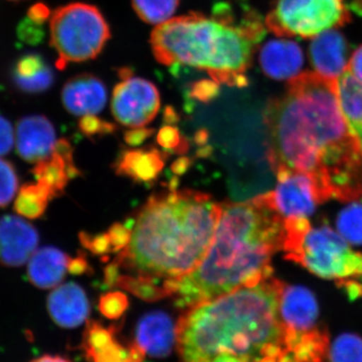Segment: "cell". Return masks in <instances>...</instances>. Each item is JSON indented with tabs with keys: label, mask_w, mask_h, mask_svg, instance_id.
<instances>
[{
	"label": "cell",
	"mask_w": 362,
	"mask_h": 362,
	"mask_svg": "<svg viewBox=\"0 0 362 362\" xmlns=\"http://www.w3.org/2000/svg\"><path fill=\"white\" fill-rule=\"evenodd\" d=\"M259 62L264 74L276 81L297 77L304 65V54L297 42L272 40L262 47Z\"/></svg>",
	"instance_id": "cell-20"
},
{
	"label": "cell",
	"mask_w": 362,
	"mask_h": 362,
	"mask_svg": "<svg viewBox=\"0 0 362 362\" xmlns=\"http://www.w3.org/2000/svg\"><path fill=\"white\" fill-rule=\"evenodd\" d=\"M89 271V264L82 255H78L76 258H70L69 262V272L74 275H83Z\"/></svg>",
	"instance_id": "cell-41"
},
{
	"label": "cell",
	"mask_w": 362,
	"mask_h": 362,
	"mask_svg": "<svg viewBox=\"0 0 362 362\" xmlns=\"http://www.w3.org/2000/svg\"><path fill=\"white\" fill-rule=\"evenodd\" d=\"M337 96L343 116L362 151V83L347 69L338 78Z\"/></svg>",
	"instance_id": "cell-24"
},
{
	"label": "cell",
	"mask_w": 362,
	"mask_h": 362,
	"mask_svg": "<svg viewBox=\"0 0 362 362\" xmlns=\"http://www.w3.org/2000/svg\"><path fill=\"white\" fill-rule=\"evenodd\" d=\"M213 362H247L239 357L230 356V354H221L214 359Z\"/></svg>",
	"instance_id": "cell-44"
},
{
	"label": "cell",
	"mask_w": 362,
	"mask_h": 362,
	"mask_svg": "<svg viewBox=\"0 0 362 362\" xmlns=\"http://www.w3.org/2000/svg\"><path fill=\"white\" fill-rule=\"evenodd\" d=\"M109 235H110L112 246L114 251L123 250L127 246L131 237V230L129 226L116 223L109 230Z\"/></svg>",
	"instance_id": "cell-37"
},
{
	"label": "cell",
	"mask_w": 362,
	"mask_h": 362,
	"mask_svg": "<svg viewBox=\"0 0 362 362\" xmlns=\"http://www.w3.org/2000/svg\"><path fill=\"white\" fill-rule=\"evenodd\" d=\"M329 362H362V338L352 333L339 335L329 346Z\"/></svg>",
	"instance_id": "cell-28"
},
{
	"label": "cell",
	"mask_w": 362,
	"mask_h": 362,
	"mask_svg": "<svg viewBox=\"0 0 362 362\" xmlns=\"http://www.w3.org/2000/svg\"><path fill=\"white\" fill-rule=\"evenodd\" d=\"M337 228L339 235L347 242L362 245V204L354 202L340 211Z\"/></svg>",
	"instance_id": "cell-27"
},
{
	"label": "cell",
	"mask_w": 362,
	"mask_h": 362,
	"mask_svg": "<svg viewBox=\"0 0 362 362\" xmlns=\"http://www.w3.org/2000/svg\"><path fill=\"white\" fill-rule=\"evenodd\" d=\"M266 32L254 11H247L239 25L190 13L157 25L150 45L162 65L194 66L220 85L243 88L249 85L246 73Z\"/></svg>",
	"instance_id": "cell-5"
},
{
	"label": "cell",
	"mask_w": 362,
	"mask_h": 362,
	"mask_svg": "<svg viewBox=\"0 0 362 362\" xmlns=\"http://www.w3.org/2000/svg\"><path fill=\"white\" fill-rule=\"evenodd\" d=\"M80 240L83 246L89 249L94 254H105L107 252H113L110 235L108 233L102 235H90L86 233H80Z\"/></svg>",
	"instance_id": "cell-34"
},
{
	"label": "cell",
	"mask_w": 362,
	"mask_h": 362,
	"mask_svg": "<svg viewBox=\"0 0 362 362\" xmlns=\"http://www.w3.org/2000/svg\"><path fill=\"white\" fill-rule=\"evenodd\" d=\"M49 40L58 54L57 68L96 59L110 40L108 23L92 4L73 2L59 6L51 14Z\"/></svg>",
	"instance_id": "cell-7"
},
{
	"label": "cell",
	"mask_w": 362,
	"mask_h": 362,
	"mask_svg": "<svg viewBox=\"0 0 362 362\" xmlns=\"http://www.w3.org/2000/svg\"><path fill=\"white\" fill-rule=\"evenodd\" d=\"M49 315L59 327L71 329L87 320L90 304L83 288L76 283L59 284L47 300Z\"/></svg>",
	"instance_id": "cell-17"
},
{
	"label": "cell",
	"mask_w": 362,
	"mask_h": 362,
	"mask_svg": "<svg viewBox=\"0 0 362 362\" xmlns=\"http://www.w3.org/2000/svg\"><path fill=\"white\" fill-rule=\"evenodd\" d=\"M279 313L289 362H326L329 333L319 322L315 295L303 286L285 284L281 291Z\"/></svg>",
	"instance_id": "cell-8"
},
{
	"label": "cell",
	"mask_w": 362,
	"mask_h": 362,
	"mask_svg": "<svg viewBox=\"0 0 362 362\" xmlns=\"http://www.w3.org/2000/svg\"><path fill=\"white\" fill-rule=\"evenodd\" d=\"M28 18L35 23L44 25L45 21L51 18V11H49V7L45 6L44 4H37L30 7L28 13Z\"/></svg>",
	"instance_id": "cell-39"
},
{
	"label": "cell",
	"mask_w": 362,
	"mask_h": 362,
	"mask_svg": "<svg viewBox=\"0 0 362 362\" xmlns=\"http://www.w3.org/2000/svg\"><path fill=\"white\" fill-rule=\"evenodd\" d=\"M278 185L273 192L279 213L285 218H308L320 204L318 192L308 175L295 171L277 173Z\"/></svg>",
	"instance_id": "cell-11"
},
{
	"label": "cell",
	"mask_w": 362,
	"mask_h": 362,
	"mask_svg": "<svg viewBox=\"0 0 362 362\" xmlns=\"http://www.w3.org/2000/svg\"><path fill=\"white\" fill-rule=\"evenodd\" d=\"M69 262L70 257L58 247H40L28 261V280L39 289L56 288L69 271Z\"/></svg>",
	"instance_id": "cell-21"
},
{
	"label": "cell",
	"mask_w": 362,
	"mask_h": 362,
	"mask_svg": "<svg viewBox=\"0 0 362 362\" xmlns=\"http://www.w3.org/2000/svg\"><path fill=\"white\" fill-rule=\"evenodd\" d=\"M285 220L273 192L238 204L223 213L206 257L194 271L163 283L180 307L194 306L273 276L271 259L282 251Z\"/></svg>",
	"instance_id": "cell-2"
},
{
	"label": "cell",
	"mask_w": 362,
	"mask_h": 362,
	"mask_svg": "<svg viewBox=\"0 0 362 362\" xmlns=\"http://www.w3.org/2000/svg\"><path fill=\"white\" fill-rule=\"evenodd\" d=\"M285 259L333 280L350 298L362 296V254L332 228H312L306 218H285Z\"/></svg>",
	"instance_id": "cell-6"
},
{
	"label": "cell",
	"mask_w": 362,
	"mask_h": 362,
	"mask_svg": "<svg viewBox=\"0 0 362 362\" xmlns=\"http://www.w3.org/2000/svg\"><path fill=\"white\" fill-rule=\"evenodd\" d=\"M165 159L164 152L156 148L128 150L116 162V173L138 182H150L158 177Z\"/></svg>",
	"instance_id": "cell-22"
},
{
	"label": "cell",
	"mask_w": 362,
	"mask_h": 362,
	"mask_svg": "<svg viewBox=\"0 0 362 362\" xmlns=\"http://www.w3.org/2000/svg\"><path fill=\"white\" fill-rule=\"evenodd\" d=\"M347 8L356 11L358 16H362V0H349V4H345Z\"/></svg>",
	"instance_id": "cell-46"
},
{
	"label": "cell",
	"mask_w": 362,
	"mask_h": 362,
	"mask_svg": "<svg viewBox=\"0 0 362 362\" xmlns=\"http://www.w3.org/2000/svg\"><path fill=\"white\" fill-rule=\"evenodd\" d=\"M56 130L44 115H28L16 123V153L23 160L37 163L51 156L56 146Z\"/></svg>",
	"instance_id": "cell-13"
},
{
	"label": "cell",
	"mask_w": 362,
	"mask_h": 362,
	"mask_svg": "<svg viewBox=\"0 0 362 362\" xmlns=\"http://www.w3.org/2000/svg\"><path fill=\"white\" fill-rule=\"evenodd\" d=\"M153 132L154 130L148 129V128H133L132 130L125 133V140L128 144L135 146V145L142 144L147 138L153 134Z\"/></svg>",
	"instance_id": "cell-38"
},
{
	"label": "cell",
	"mask_w": 362,
	"mask_h": 362,
	"mask_svg": "<svg viewBox=\"0 0 362 362\" xmlns=\"http://www.w3.org/2000/svg\"><path fill=\"white\" fill-rule=\"evenodd\" d=\"M42 25L26 18L18 26V37L28 44H37L42 37Z\"/></svg>",
	"instance_id": "cell-36"
},
{
	"label": "cell",
	"mask_w": 362,
	"mask_h": 362,
	"mask_svg": "<svg viewBox=\"0 0 362 362\" xmlns=\"http://www.w3.org/2000/svg\"><path fill=\"white\" fill-rule=\"evenodd\" d=\"M347 70L354 75V78L362 83V45L352 54Z\"/></svg>",
	"instance_id": "cell-40"
},
{
	"label": "cell",
	"mask_w": 362,
	"mask_h": 362,
	"mask_svg": "<svg viewBox=\"0 0 362 362\" xmlns=\"http://www.w3.org/2000/svg\"><path fill=\"white\" fill-rule=\"evenodd\" d=\"M128 305H129L128 298L123 293L110 292L101 297L99 309L107 318L117 319L126 311Z\"/></svg>",
	"instance_id": "cell-30"
},
{
	"label": "cell",
	"mask_w": 362,
	"mask_h": 362,
	"mask_svg": "<svg viewBox=\"0 0 362 362\" xmlns=\"http://www.w3.org/2000/svg\"><path fill=\"white\" fill-rule=\"evenodd\" d=\"M82 347L90 362H142L145 356L136 344L123 346L113 331L94 321L87 324Z\"/></svg>",
	"instance_id": "cell-18"
},
{
	"label": "cell",
	"mask_w": 362,
	"mask_h": 362,
	"mask_svg": "<svg viewBox=\"0 0 362 362\" xmlns=\"http://www.w3.org/2000/svg\"><path fill=\"white\" fill-rule=\"evenodd\" d=\"M164 118H165L166 122L171 124L177 122L178 117L173 107H168L164 112Z\"/></svg>",
	"instance_id": "cell-45"
},
{
	"label": "cell",
	"mask_w": 362,
	"mask_h": 362,
	"mask_svg": "<svg viewBox=\"0 0 362 362\" xmlns=\"http://www.w3.org/2000/svg\"><path fill=\"white\" fill-rule=\"evenodd\" d=\"M138 18L149 25H161L173 18L180 0H131Z\"/></svg>",
	"instance_id": "cell-26"
},
{
	"label": "cell",
	"mask_w": 362,
	"mask_h": 362,
	"mask_svg": "<svg viewBox=\"0 0 362 362\" xmlns=\"http://www.w3.org/2000/svg\"><path fill=\"white\" fill-rule=\"evenodd\" d=\"M190 97L202 103L209 104L220 94V84L213 78L199 80L192 83L189 88Z\"/></svg>",
	"instance_id": "cell-32"
},
{
	"label": "cell",
	"mask_w": 362,
	"mask_h": 362,
	"mask_svg": "<svg viewBox=\"0 0 362 362\" xmlns=\"http://www.w3.org/2000/svg\"><path fill=\"white\" fill-rule=\"evenodd\" d=\"M176 342V326L171 317L164 312H150L137 324L135 344L147 356H168L173 352Z\"/></svg>",
	"instance_id": "cell-19"
},
{
	"label": "cell",
	"mask_w": 362,
	"mask_h": 362,
	"mask_svg": "<svg viewBox=\"0 0 362 362\" xmlns=\"http://www.w3.org/2000/svg\"><path fill=\"white\" fill-rule=\"evenodd\" d=\"M33 173L37 182L47 188L54 199L63 194L69 181L80 175L74 163L71 143L58 140L51 156L37 162Z\"/></svg>",
	"instance_id": "cell-15"
},
{
	"label": "cell",
	"mask_w": 362,
	"mask_h": 362,
	"mask_svg": "<svg viewBox=\"0 0 362 362\" xmlns=\"http://www.w3.org/2000/svg\"><path fill=\"white\" fill-rule=\"evenodd\" d=\"M20 178L16 166L0 157V207H6L18 194Z\"/></svg>",
	"instance_id": "cell-29"
},
{
	"label": "cell",
	"mask_w": 362,
	"mask_h": 362,
	"mask_svg": "<svg viewBox=\"0 0 362 362\" xmlns=\"http://www.w3.org/2000/svg\"><path fill=\"white\" fill-rule=\"evenodd\" d=\"M190 164H192L190 159L183 157V158L178 159V160L173 164V171H175L176 175H183V173L187 170L188 168H189Z\"/></svg>",
	"instance_id": "cell-42"
},
{
	"label": "cell",
	"mask_w": 362,
	"mask_h": 362,
	"mask_svg": "<svg viewBox=\"0 0 362 362\" xmlns=\"http://www.w3.org/2000/svg\"><path fill=\"white\" fill-rule=\"evenodd\" d=\"M13 80L16 88L26 94H40L49 90L54 82L51 66L39 54H26L18 59Z\"/></svg>",
	"instance_id": "cell-23"
},
{
	"label": "cell",
	"mask_w": 362,
	"mask_h": 362,
	"mask_svg": "<svg viewBox=\"0 0 362 362\" xmlns=\"http://www.w3.org/2000/svg\"><path fill=\"white\" fill-rule=\"evenodd\" d=\"M157 141L166 149H175L178 153H185L188 149V143L181 137L177 128L171 125L162 127L157 136Z\"/></svg>",
	"instance_id": "cell-31"
},
{
	"label": "cell",
	"mask_w": 362,
	"mask_h": 362,
	"mask_svg": "<svg viewBox=\"0 0 362 362\" xmlns=\"http://www.w3.org/2000/svg\"><path fill=\"white\" fill-rule=\"evenodd\" d=\"M78 128H80L81 132L88 137L110 134L116 129L115 125L98 118L96 115L82 116L78 122Z\"/></svg>",
	"instance_id": "cell-33"
},
{
	"label": "cell",
	"mask_w": 362,
	"mask_h": 362,
	"mask_svg": "<svg viewBox=\"0 0 362 362\" xmlns=\"http://www.w3.org/2000/svg\"><path fill=\"white\" fill-rule=\"evenodd\" d=\"M195 140H197V142H199V144H204L207 140L206 131L201 130L199 132H197V136H195Z\"/></svg>",
	"instance_id": "cell-47"
},
{
	"label": "cell",
	"mask_w": 362,
	"mask_h": 362,
	"mask_svg": "<svg viewBox=\"0 0 362 362\" xmlns=\"http://www.w3.org/2000/svg\"><path fill=\"white\" fill-rule=\"evenodd\" d=\"M111 109L114 118L126 127H144L158 114L160 95L149 81L131 76L114 88Z\"/></svg>",
	"instance_id": "cell-10"
},
{
	"label": "cell",
	"mask_w": 362,
	"mask_h": 362,
	"mask_svg": "<svg viewBox=\"0 0 362 362\" xmlns=\"http://www.w3.org/2000/svg\"><path fill=\"white\" fill-rule=\"evenodd\" d=\"M16 141V131L13 124L6 117L0 115V157L6 156L13 149Z\"/></svg>",
	"instance_id": "cell-35"
},
{
	"label": "cell",
	"mask_w": 362,
	"mask_h": 362,
	"mask_svg": "<svg viewBox=\"0 0 362 362\" xmlns=\"http://www.w3.org/2000/svg\"><path fill=\"white\" fill-rule=\"evenodd\" d=\"M267 158L276 173L308 175L319 201L362 197V151L340 108L337 80L305 71L264 112Z\"/></svg>",
	"instance_id": "cell-1"
},
{
	"label": "cell",
	"mask_w": 362,
	"mask_h": 362,
	"mask_svg": "<svg viewBox=\"0 0 362 362\" xmlns=\"http://www.w3.org/2000/svg\"><path fill=\"white\" fill-rule=\"evenodd\" d=\"M351 21L343 0H277L265 25L277 37H315Z\"/></svg>",
	"instance_id": "cell-9"
},
{
	"label": "cell",
	"mask_w": 362,
	"mask_h": 362,
	"mask_svg": "<svg viewBox=\"0 0 362 362\" xmlns=\"http://www.w3.org/2000/svg\"><path fill=\"white\" fill-rule=\"evenodd\" d=\"M9 1H21V0H9Z\"/></svg>",
	"instance_id": "cell-48"
},
{
	"label": "cell",
	"mask_w": 362,
	"mask_h": 362,
	"mask_svg": "<svg viewBox=\"0 0 362 362\" xmlns=\"http://www.w3.org/2000/svg\"><path fill=\"white\" fill-rule=\"evenodd\" d=\"M284 285L271 276L187 308L176 325L180 362H213L221 354L289 362L279 313Z\"/></svg>",
	"instance_id": "cell-3"
},
{
	"label": "cell",
	"mask_w": 362,
	"mask_h": 362,
	"mask_svg": "<svg viewBox=\"0 0 362 362\" xmlns=\"http://www.w3.org/2000/svg\"><path fill=\"white\" fill-rule=\"evenodd\" d=\"M52 199L51 192L39 182H26L16 194L14 211L21 218L37 220L44 216Z\"/></svg>",
	"instance_id": "cell-25"
},
{
	"label": "cell",
	"mask_w": 362,
	"mask_h": 362,
	"mask_svg": "<svg viewBox=\"0 0 362 362\" xmlns=\"http://www.w3.org/2000/svg\"><path fill=\"white\" fill-rule=\"evenodd\" d=\"M40 235L37 228L20 216L0 218V264L18 268L28 263L37 251Z\"/></svg>",
	"instance_id": "cell-12"
},
{
	"label": "cell",
	"mask_w": 362,
	"mask_h": 362,
	"mask_svg": "<svg viewBox=\"0 0 362 362\" xmlns=\"http://www.w3.org/2000/svg\"><path fill=\"white\" fill-rule=\"evenodd\" d=\"M347 52L346 39L337 28H330L315 35L309 47L314 70L329 80H338L346 71Z\"/></svg>",
	"instance_id": "cell-16"
},
{
	"label": "cell",
	"mask_w": 362,
	"mask_h": 362,
	"mask_svg": "<svg viewBox=\"0 0 362 362\" xmlns=\"http://www.w3.org/2000/svg\"><path fill=\"white\" fill-rule=\"evenodd\" d=\"M221 213L211 195L195 190L170 188L152 195L113 264L154 282L182 278L206 257Z\"/></svg>",
	"instance_id": "cell-4"
},
{
	"label": "cell",
	"mask_w": 362,
	"mask_h": 362,
	"mask_svg": "<svg viewBox=\"0 0 362 362\" xmlns=\"http://www.w3.org/2000/svg\"><path fill=\"white\" fill-rule=\"evenodd\" d=\"M30 362H71L66 357L61 356H52V354H45L37 358L33 359Z\"/></svg>",
	"instance_id": "cell-43"
},
{
	"label": "cell",
	"mask_w": 362,
	"mask_h": 362,
	"mask_svg": "<svg viewBox=\"0 0 362 362\" xmlns=\"http://www.w3.org/2000/svg\"><path fill=\"white\" fill-rule=\"evenodd\" d=\"M62 102L71 115H96L106 106V86L92 74H81L64 85Z\"/></svg>",
	"instance_id": "cell-14"
}]
</instances>
